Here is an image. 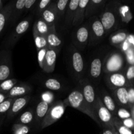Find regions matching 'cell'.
I'll return each mask as SVG.
<instances>
[{
  "label": "cell",
  "instance_id": "6da1fadb",
  "mask_svg": "<svg viewBox=\"0 0 134 134\" xmlns=\"http://www.w3.org/2000/svg\"><path fill=\"white\" fill-rule=\"evenodd\" d=\"M65 107H71L76 109L83 113L93 119L101 126V122L99 120L95 111L87 103L81 91L79 90H74L68 96L66 99L63 101Z\"/></svg>",
  "mask_w": 134,
  "mask_h": 134
},
{
  "label": "cell",
  "instance_id": "7a4b0ae2",
  "mask_svg": "<svg viewBox=\"0 0 134 134\" xmlns=\"http://www.w3.org/2000/svg\"><path fill=\"white\" fill-rule=\"evenodd\" d=\"M65 109L63 101H57L52 103L41 124V128L43 129L57 122L63 116Z\"/></svg>",
  "mask_w": 134,
  "mask_h": 134
},
{
  "label": "cell",
  "instance_id": "3957f363",
  "mask_svg": "<svg viewBox=\"0 0 134 134\" xmlns=\"http://www.w3.org/2000/svg\"><path fill=\"white\" fill-rule=\"evenodd\" d=\"M95 111L101 122V127L103 128H114V123H113V119L114 116H113L111 113L106 108L105 105L102 103V99L99 96L97 97Z\"/></svg>",
  "mask_w": 134,
  "mask_h": 134
},
{
  "label": "cell",
  "instance_id": "277c9868",
  "mask_svg": "<svg viewBox=\"0 0 134 134\" xmlns=\"http://www.w3.org/2000/svg\"><path fill=\"white\" fill-rule=\"evenodd\" d=\"M123 58L120 53L114 52L105 58L103 64V71L106 74L117 73L123 68Z\"/></svg>",
  "mask_w": 134,
  "mask_h": 134
},
{
  "label": "cell",
  "instance_id": "5b68a950",
  "mask_svg": "<svg viewBox=\"0 0 134 134\" xmlns=\"http://www.w3.org/2000/svg\"><path fill=\"white\" fill-rule=\"evenodd\" d=\"M99 19L105 28L106 34L116 28L118 23L117 14L114 10L109 9V7H106L105 11L101 13Z\"/></svg>",
  "mask_w": 134,
  "mask_h": 134
},
{
  "label": "cell",
  "instance_id": "8992f818",
  "mask_svg": "<svg viewBox=\"0 0 134 134\" xmlns=\"http://www.w3.org/2000/svg\"><path fill=\"white\" fill-rule=\"evenodd\" d=\"M80 84L81 86V93L84 96V99L95 111L97 100L95 88L87 79H81L80 81Z\"/></svg>",
  "mask_w": 134,
  "mask_h": 134
},
{
  "label": "cell",
  "instance_id": "52a82bcc",
  "mask_svg": "<svg viewBox=\"0 0 134 134\" xmlns=\"http://www.w3.org/2000/svg\"><path fill=\"white\" fill-rule=\"evenodd\" d=\"M106 81L111 90H115L122 87L129 88L131 86V83L127 81L125 75L120 72L106 74Z\"/></svg>",
  "mask_w": 134,
  "mask_h": 134
},
{
  "label": "cell",
  "instance_id": "ba28073f",
  "mask_svg": "<svg viewBox=\"0 0 134 134\" xmlns=\"http://www.w3.org/2000/svg\"><path fill=\"white\" fill-rule=\"evenodd\" d=\"M11 73L10 55L7 51H2L0 52V83L9 79Z\"/></svg>",
  "mask_w": 134,
  "mask_h": 134
},
{
  "label": "cell",
  "instance_id": "9c48e42d",
  "mask_svg": "<svg viewBox=\"0 0 134 134\" xmlns=\"http://www.w3.org/2000/svg\"><path fill=\"white\" fill-rule=\"evenodd\" d=\"M90 30V37L91 38V42H98L100 39H102L105 35V30L99 18L95 16L93 18L89 27Z\"/></svg>",
  "mask_w": 134,
  "mask_h": 134
},
{
  "label": "cell",
  "instance_id": "30bf717a",
  "mask_svg": "<svg viewBox=\"0 0 134 134\" xmlns=\"http://www.w3.org/2000/svg\"><path fill=\"white\" fill-rule=\"evenodd\" d=\"M30 99V95H26L24 96L15 98V100L13 102L10 110H9V112L7 114V120L12 119L15 115H17L27 105Z\"/></svg>",
  "mask_w": 134,
  "mask_h": 134
},
{
  "label": "cell",
  "instance_id": "8fae6325",
  "mask_svg": "<svg viewBox=\"0 0 134 134\" xmlns=\"http://www.w3.org/2000/svg\"><path fill=\"white\" fill-rule=\"evenodd\" d=\"M57 56L56 48H49L46 52L45 57L43 64L42 69L46 73H51L54 71Z\"/></svg>",
  "mask_w": 134,
  "mask_h": 134
},
{
  "label": "cell",
  "instance_id": "7c38bea8",
  "mask_svg": "<svg viewBox=\"0 0 134 134\" xmlns=\"http://www.w3.org/2000/svg\"><path fill=\"white\" fill-rule=\"evenodd\" d=\"M112 93L118 105L124 108H130L127 88L122 87L115 90H112Z\"/></svg>",
  "mask_w": 134,
  "mask_h": 134
},
{
  "label": "cell",
  "instance_id": "4fadbf2b",
  "mask_svg": "<svg viewBox=\"0 0 134 134\" xmlns=\"http://www.w3.org/2000/svg\"><path fill=\"white\" fill-rule=\"evenodd\" d=\"M58 14L56 4L52 3L42 13V18L51 27H55V21Z\"/></svg>",
  "mask_w": 134,
  "mask_h": 134
},
{
  "label": "cell",
  "instance_id": "5bb4252c",
  "mask_svg": "<svg viewBox=\"0 0 134 134\" xmlns=\"http://www.w3.org/2000/svg\"><path fill=\"white\" fill-rule=\"evenodd\" d=\"M32 88L29 85L22 84L17 85L6 94L7 98H17L29 95Z\"/></svg>",
  "mask_w": 134,
  "mask_h": 134
},
{
  "label": "cell",
  "instance_id": "9a60e30c",
  "mask_svg": "<svg viewBox=\"0 0 134 134\" xmlns=\"http://www.w3.org/2000/svg\"><path fill=\"white\" fill-rule=\"evenodd\" d=\"M30 26V20L28 19L24 20L17 24L14 31L10 37L9 43L14 44L25 32L28 30Z\"/></svg>",
  "mask_w": 134,
  "mask_h": 134
},
{
  "label": "cell",
  "instance_id": "2e32d148",
  "mask_svg": "<svg viewBox=\"0 0 134 134\" xmlns=\"http://www.w3.org/2000/svg\"><path fill=\"white\" fill-rule=\"evenodd\" d=\"M89 2V0H80L78 7L76 10V14L72 22V26H78L82 23L85 18V10Z\"/></svg>",
  "mask_w": 134,
  "mask_h": 134
},
{
  "label": "cell",
  "instance_id": "e0dca14e",
  "mask_svg": "<svg viewBox=\"0 0 134 134\" xmlns=\"http://www.w3.org/2000/svg\"><path fill=\"white\" fill-rule=\"evenodd\" d=\"M103 68V64L99 58H96L92 60L90 65L89 75L92 79L99 80L102 75V71Z\"/></svg>",
  "mask_w": 134,
  "mask_h": 134
},
{
  "label": "cell",
  "instance_id": "ac0fdd59",
  "mask_svg": "<svg viewBox=\"0 0 134 134\" xmlns=\"http://www.w3.org/2000/svg\"><path fill=\"white\" fill-rule=\"evenodd\" d=\"M13 5L9 3L5 5L0 10V34L3 32L8 22L11 21Z\"/></svg>",
  "mask_w": 134,
  "mask_h": 134
},
{
  "label": "cell",
  "instance_id": "d6986e66",
  "mask_svg": "<svg viewBox=\"0 0 134 134\" xmlns=\"http://www.w3.org/2000/svg\"><path fill=\"white\" fill-rule=\"evenodd\" d=\"M55 30V27H51L42 17L35 21L33 26V31L43 36H47L49 33Z\"/></svg>",
  "mask_w": 134,
  "mask_h": 134
},
{
  "label": "cell",
  "instance_id": "ffe728a7",
  "mask_svg": "<svg viewBox=\"0 0 134 134\" xmlns=\"http://www.w3.org/2000/svg\"><path fill=\"white\" fill-rule=\"evenodd\" d=\"M89 37H90V30L89 27L87 26H81L76 31V39L81 45H85L87 43Z\"/></svg>",
  "mask_w": 134,
  "mask_h": 134
},
{
  "label": "cell",
  "instance_id": "44dd1931",
  "mask_svg": "<svg viewBox=\"0 0 134 134\" xmlns=\"http://www.w3.org/2000/svg\"><path fill=\"white\" fill-rule=\"evenodd\" d=\"M102 102L113 116H116L117 107L114 99L105 91L102 92Z\"/></svg>",
  "mask_w": 134,
  "mask_h": 134
},
{
  "label": "cell",
  "instance_id": "7402d4cb",
  "mask_svg": "<svg viewBox=\"0 0 134 134\" xmlns=\"http://www.w3.org/2000/svg\"><path fill=\"white\" fill-rule=\"evenodd\" d=\"M72 67L74 72L80 74L84 69V63L81 55L78 52H74L72 56Z\"/></svg>",
  "mask_w": 134,
  "mask_h": 134
},
{
  "label": "cell",
  "instance_id": "603a6c76",
  "mask_svg": "<svg viewBox=\"0 0 134 134\" xmlns=\"http://www.w3.org/2000/svg\"><path fill=\"white\" fill-rule=\"evenodd\" d=\"M80 0H70L68 5L66 12V22L68 24H72L73 22L74 18L76 14V10L79 5Z\"/></svg>",
  "mask_w": 134,
  "mask_h": 134
},
{
  "label": "cell",
  "instance_id": "cb8c5ba5",
  "mask_svg": "<svg viewBox=\"0 0 134 134\" xmlns=\"http://www.w3.org/2000/svg\"><path fill=\"white\" fill-rule=\"evenodd\" d=\"M128 37V34L126 31L120 30L112 34L110 37V43L113 45H121L123 42L126 41Z\"/></svg>",
  "mask_w": 134,
  "mask_h": 134
},
{
  "label": "cell",
  "instance_id": "d4e9b609",
  "mask_svg": "<svg viewBox=\"0 0 134 134\" xmlns=\"http://www.w3.org/2000/svg\"><path fill=\"white\" fill-rule=\"evenodd\" d=\"M49 109V104L43 101H41L38 104L35 110V119L38 122L43 121ZM42 124V123H41Z\"/></svg>",
  "mask_w": 134,
  "mask_h": 134
},
{
  "label": "cell",
  "instance_id": "484cf974",
  "mask_svg": "<svg viewBox=\"0 0 134 134\" xmlns=\"http://www.w3.org/2000/svg\"><path fill=\"white\" fill-rule=\"evenodd\" d=\"M49 48H56L61 44L62 41L56 34V31H51L46 36Z\"/></svg>",
  "mask_w": 134,
  "mask_h": 134
},
{
  "label": "cell",
  "instance_id": "4316f807",
  "mask_svg": "<svg viewBox=\"0 0 134 134\" xmlns=\"http://www.w3.org/2000/svg\"><path fill=\"white\" fill-rule=\"evenodd\" d=\"M17 85V80L15 79H8L0 83V93L7 94L15 85Z\"/></svg>",
  "mask_w": 134,
  "mask_h": 134
},
{
  "label": "cell",
  "instance_id": "83f0119b",
  "mask_svg": "<svg viewBox=\"0 0 134 134\" xmlns=\"http://www.w3.org/2000/svg\"><path fill=\"white\" fill-rule=\"evenodd\" d=\"M105 1L102 0H89V2L85 10V17L88 18L91 16L95 12H96V7H99L101 4L105 3Z\"/></svg>",
  "mask_w": 134,
  "mask_h": 134
},
{
  "label": "cell",
  "instance_id": "f1b7e54d",
  "mask_svg": "<svg viewBox=\"0 0 134 134\" xmlns=\"http://www.w3.org/2000/svg\"><path fill=\"white\" fill-rule=\"evenodd\" d=\"M113 123H114V128L116 130L118 134H134L133 131L123 126L121 122L120 119H118L117 116H114Z\"/></svg>",
  "mask_w": 134,
  "mask_h": 134
},
{
  "label": "cell",
  "instance_id": "f546056e",
  "mask_svg": "<svg viewBox=\"0 0 134 134\" xmlns=\"http://www.w3.org/2000/svg\"><path fill=\"white\" fill-rule=\"evenodd\" d=\"M33 36H34V42H35V45L37 48V51H38L42 48L48 47L46 36L39 35L34 31H33Z\"/></svg>",
  "mask_w": 134,
  "mask_h": 134
},
{
  "label": "cell",
  "instance_id": "4dcf8cb0",
  "mask_svg": "<svg viewBox=\"0 0 134 134\" xmlns=\"http://www.w3.org/2000/svg\"><path fill=\"white\" fill-rule=\"evenodd\" d=\"M33 119H34V112L32 110H28V111H25L20 115L17 123L26 125V124L32 122Z\"/></svg>",
  "mask_w": 134,
  "mask_h": 134
},
{
  "label": "cell",
  "instance_id": "1f68e13d",
  "mask_svg": "<svg viewBox=\"0 0 134 134\" xmlns=\"http://www.w3.org/2000/svg\"><path fill=\"white\" fill-rule=\"evenodd\" d=\"M25 2H26V0H18L16 1L14 5H13V10H12L11 20L12 18H15L17 15L20 14L21 12L24 9Z\"/></svg>",
  "mask_w": 134,
  "mask_h": 134
},
{
  "label": "cell",
  "instance_id": "d6a6232c",
  "mask_svg": "<svg viewBox=\"0 0 134 134\" xmlns=\"http://www.w3.org/2000/svg\"><path fill=\"white\" fill-rule=\"evenodd\" d=\"M44 85L47 89L50 90H59L61 88V84L57 79L54 78H50L46 80Z\"/></svg>",
  "mask_w": 134,
  "mask_h": 134
},
{
  "label": "cell",
  "instance_id": "836d02e7",
  "mask_svg": "<svg viewBox=\"0 0 134 134\" xmlns=\"http://www.w3.org/2000/svg\"><path fill=\"white\" fill-rule=\"evenodd\" d=\"M14 100H15V98H7L3 102L0 103V116L1 117L5 113L7 114Z\"/></svg>",
  "mask_w": 134,
  "mask_h": 134
},
{
  "label": "cell",
  "instance_id": "e575fe53",
  "mask_svg": "<svg viewBox=\"0 0 134 134\" xmlns=\"http://www.w3.org/2000/svg\"><path fill=\"white\" fill-rule=\"evenodd\" d=\"M12 131L13 134H28L30 132V128L26 125L16 123L13 124Z\"/></svg>",
  "mask_w": 134,
  "mask_h": 134
},
{
  "label": "cell",
  "instance_id": "d590c367",
  "mask_svg": "<svg viewBox=\"0 0 134 134\" xmlns=\"http://www.w3.org/2000/svg\"><path fill=\"white\" fill-rule=\"evenodd\" d=\"M116 116H117L120 120L129 119V118L131 117V111H129L127 109L124 108V107H119L116 110Z\"/></svg>",
  "mask_w": 134,
  "mask_h": 134
},
{
  "label": "cell",
  "instance_id": "8d00e7d4",
  "mask_svg": "<svg viewBox=\"0 0 134 134\" xmlns=\"http://www.w3.org/2000/svg\"><path fill=\"white\" fill-rule=\"evenodd\" d=\"M120 14L122 19L123 22H127L131 18V14L130 12V9L126 5L122 6L119 9Z\"/></svg>",
  "mask_w": 134,
  "mask_h": 134
},
{
  "label": "cell",
  "instance_id": "74e56055",
  "mask_svg": "<svg viewBox=\"0 0 134 134\" xmlns=\"http://www.w3.org/2000/svg\"><path fill=\"white\" fill-rule=\"evenodd\" d=\"M69 0H60L56 3V9H57L58 13L60 14H63L66 11L67 6L69 3Z\"/></svg>",
  "mask_w": 134,
  "mask_h": 134
},
{
  "label": "cell",
  "instance_id": "f35d334b",
  "mask_svg": "<svg viewBox=\"0 0 134 134\" xmlns=\"http://www.w3.org/2000/svg\"><path fill=\"white\" fill-rule=\"evenodd\" d=\"M47 49H48V47L47 48H43L40 49L39 51H38V64H39V67L42 69V67H43V62H44L46 52H47Z\"/></svg>",
  "mask_w": 134,
  "mask_h": 134
},
{
  "label": "cell",
  "instance_id": "ab89813d",
  "mask_svg": "<svg viewBox=\"0 0 134 134\" xmlns=\"http://www.w3.org/2000/svg\"><path fill=\"white\" fill-rule=\"evenodd\" d=\"M125 53L127 62L130 65H134V48L131 47Z\"/></svg>",
  "mask_w": 134,
  "mask_h": 134
},
{
  "label": "cell",
  "instance_id": "60d3db41",
  "mask_svg": "<svg viewBox=\"0 0 134 134\" xmlns=\"http://www.w3.org/2000/svg\"><path fill=\"white\" fill-rule=\"evenodd\" d=\"M126 79L129 82L131 83V82L134 80V65H130L128 68L126 70V73L125 74Z\"/></svg>",
  "mask_w": 134,
  "mask_h": 134
},
{
  "label": "cell",
  "instance_id": "b9f144b4",
  "mask_svg": "<svg viewBox=\"0 0 134 134\" xmlns=\"http://www.w3.org/2000/svg\"><path fill=\"white\" fill-rule=\"evenodd\" d=\"M50 3H51V0H42L38 5V13L42 14V13L48 7Z\"/></svg>",
  "mask_w": 134,
  "mask_h": 134
},
{
  "label": "cell",
  "instance_id": "7bdbcfd3",
  "mask_svg": "<svg viewBox=\"0 0 134 134\" xmlns=\"http://www.w3.org/2000/svg\"><path fill=\"white\" fill-rule=\"evenodd\" d=\"M122 124L126 127V128H129V129L131 130L134 132V120L132 118H129V119H124V120H121Z\"/></svg>",
  "mask_w": 134,
  "mask_h": 134
},
{
  "label": "cell",
  "instance_id": "ee69618b",
  "mask_svg": "<svg viewBox=\"0 0 134 134\" xmlns=\"http://www.w3.org/2000/svg\"><path fill=\"white\" fill-rule=\"evenodd\" d=\"M42 101L47 102L49 104H50L53 99V95L52 93L49 92H46L42 94Z\"/></svg>",
  "mask_w": 134,
  "mask_h": 134
},
{
  "label": "cell",
  "instance_id": "f6af8a7d",
  "mask_svg": "<svg viewBox=\"0 0 134 134\" xmlns=\"http://www.w3.org/2000/svg\"><path fill=\"white\" fill-rule=\"evenodd\" d=\"M127 92H128V98L129 103H130V108L134 105V87L130 86L127 88Z\"/></svg>",
  "mask_w": 134,
  "mask_h": 134
},
{
  "label": "cell",
  "instance_id": "bcb514c9",
  "mask_svg": "<svg viewBox=\"0 0 134 134\" xmlns=\"http://www.w3.org/2000/svg\"><path fill=\"white\" fill-rule=\"evenodd\" d=\"M35 2H36V0H26L24 6V11L25 10L28 11L32 7V6Z\"/></svg>",
  "mask_w": 134,
  "mask_h": 134
},
{
  "label": "cell",
  "instance_id": "7dc6e473",
  "mask_svg": "<svg viewBox=\"0 0 134 134\" xmlns=\"http://www.w3.org/2000/svg\"><path fill=\"white\" fill-rule=\"evenodd\" d=\"M102 134H118L115 128H103Z\"/></svg>",
  "mask_w": 134,
  "mask_h": 134
},
{
  "label": "cell",
  "instance_id": "c3c4849f",
  "mask_svg": "<svg viewBox=\"0 0 134 134\" xmlns=\"http://www.w3.org/2000/svg\"><path fill=\"white\" fill-rule=\"evenodd\" d=\"M127 41H128V43H130V44L131 45V47H132L134 48V36L133 35H130L127 37Z\"/></svg>",
  "mask_w": 134,
  "mask_h": 134
},
{
  "label": "cell",
  "instance_id": "681fc988",
  "mask_svg": "<svg viewBox=\"0 0 134 134\" xmlns=\"http://www.w3.org/2000/svg\"><path fill=\"white\" fill-rule=\"evenodd\" d=\"M7 99V97L6 94L0 93V103H1L2 102H3L4 101Z\"/></svg>",
  "mask_w": 134,
  "mask_h": 134
},
{
  "label": "cell",
  "instance_id": "f907efd6",
  "mask_svg": "<svg viewBox=\"0 0 134 134\" xmlns=\"http://www.w3.org/2000/svg\"><path fill=\"white\" fill-rule=\"evenodd\" d=\"M131 118L133 119L134 120V105L131 107Z\"/></svg>",
  "mask_w": 134,
  "mask_h": 134
},
{
  "label": "cell",
  "instance_id": "816d5d0a",
  "mask_svg": "<svg viewBox=\"0 0 134 134\" xmlns=\"http://www.w3.org/2000/svg\"><path fill=\"white\" fill-rule=\"evenodd\" d=\"M3 7V3L2 1L0 0V10L2 9Z\"/></svg>",
  "mask_w": 134,
  "mask_h": 134
},
{
  "label": "cell",
  "instance_id": "f5cc1de1",
  "mask_svg": "<svg viewBox=\"0 0 134 134\" xmlns=\"http://www.w3.org/2000/svg\"><path fill=\"white\" fill-rule=\"evenodd\" d=\"M1 116H0V124H1Z\"/></svg>",
  "mask_w": 134,
  "mask_h": 134
}]
</instances>
